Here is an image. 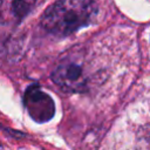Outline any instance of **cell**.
<instances>
[{
    "mask_svg": "<svg viewBox=\"0 0 150 150\" xmlns=\"http://www.w3.org/2000/svg\"><path fill=\"white\" fill-rule=\"evenodd\" d=\"M23 104L29 116L38 123L48 122L55 112L53 98L38 86H30L27 88L23 95Z\"/></svg>",
    "mask_w": 150,
    "mask_h": 150,
    "instance_id": "obj_3",
    "label": "cell"
},
{
    "mask_svg": "<svg viewBox=\"0 0 150 150\" xmlns=\"http://www.w3.org/2000/svg\"><path fill=\"white\" fill-rule=\"evenodd\" d=\"M52 80L64 91L79 93L86 88L88 77L80 62L66 59L54 69Z\"/></svg>",
    "mask_w": 150,
    "mask_h": 150,
    "instance_id": "obj_2",
    "label": "cell"
},
{
    "mask_svg": "<svg viewBox=\"0 0 150 150\" xmlns=\"http://www.w3.org/2000/svg\"><path fill=\"white\" fill-rule=\"evenodd\" d=\"M36 0H0V23L21 21L33 8Z\"/></svg>",
    "mask_w": 150,
    "mask_h": 150,
    "instance_id": "obj_4",
    "label": "cell"
},
{
    "mask_svg": "<svg viewBox=\"0 0 150 150\" xmlns=\"http://www.w3.org/2000/svg\"><path fill=\"white\" fill-rule=\"evenodd\" d=\"M96 14L94 0H57L42 14L41 25L56 36H67L88 26Z\"/></svg>",
    "mask_w": 150,
    "mask_h": 150,
    "instance_id": "obj_1",
    "label": "cell"
}]
</instances>
